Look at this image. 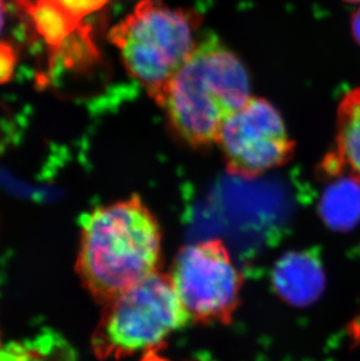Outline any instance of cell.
<instances>
[{
  "instance_id": "obj_1",
  "label": "cell",
  "mask_w": 360,
  "mask_h": 361,
  "mask_svg": "<svg viewBox=\"0 0 360 361\" xmlns=\"http://www.w3.org/2000/svg\"><path fill=\"white\" fill-rule=\"evenodd\" d=\"M160 222L137 195L96 207L82 220L75 269L97 303L106 305L160 271Z\"/></svg>"
},
{
  "instance_id": "obj_2",
  "label": "cell",
  "mask_w": 360,
  "mask_h": 361,
  "mask_svg": "<svg viewBox=\"0 0 360 361\" xmlns=\"http://www.w3.org/2000/svg\"><path fill=\"white\" fill-rule=\"evenodd\" d=\"M249 97V78L240 59L215 37L199 40L181 68L153 101L174 135L191 147L217 144L224 122Z\"/></svg>"
},
{
  "instance_id": "obj_3",
  "label": "cell",
  "mask_w": 360,
  "mask_h": 361,
  "mask_svg": "<svg viewBox=\"0 0 360 361\" xmlns=\"http://www.w3.org/2000/svg\"><path fill=\"white\" fill-rule=\"evenodd\" d=\"M200 16L162 0H140L109 32L133 79L155 99L197 47Z\"/></svg>"
},
{
  "instance_id": "obj_4",
  "label": "cell",
  "mask_w": 360,
  "mask_h": 361,
  "mask_svg": "<svg viewBox=\"0 0 360 361\" xmlns=\"http://www.w3.org/2000/svg\"><path fill=\"white\" fill-rule=\"evenodd\" d=\"M190 322L170 275L157 271L104 305L92 351L102 360L126 358L162 344Z\"/></svg>"
},
{
  "instance_id": "obj_5",
  "label": "cell",
  "mask_w": 360,
  "mask_h": 361,
  "mask_svg": "<svg viewBox=\"0 0 360 361\" xmlns=\"http://www.w3.org/2000/svg\"><path fill=\"white\" fill-rule=\"evenodd\" d=\"M169 275L191 321H232L244 280L224 242L208 240L185 245L174 257Z\"/></svg>"
},
{
  "instance_id": "obj_6",
  "label": "cell",
  "mask_w": 360,
  "mask_h": 361,
  "mask_svg": "<svg viewBox=\"0 0 360 361\" xmlns=\"http://www.w3.org/2000/svg\"><path fill=\"white\" fill-rule=\"evenodd\" d=\"M229 173L252 179L292 159L295 143L275 106L249 97L221 129L217 138Z\"/></svg>"
},
{
  "instance_id": "obj_7",
  "label": "cell",
  "mask_w": 360,
  "mask_h": 361,
  "mask_svg": "<svg viewBox=\"0 0 360 361\" xmlns=\"http://www.w3.org/2000/svg\"><path fill=\"white\" fill-rule=\"evenodd\" d=\"M331 176L343 174L360 185V87L340 99L336 115L335 150L324 161Z\"/></svg>"
},
{
  "instance_id": "obj_8",
  "label": "cell",
  "mask_w": 360,
  "mask_h": 361,
  "mask_svg": "<svg viewBox=\"0 0 360 361\" xmlns=\"http://www.w3.org/2000/svg\"><path fill=\"white\" fill-rule=\"evenodd\" d=\"M275 286L286 300L295 304L315 300L323 286L320 262L308 254H290L276 267Z\"/></svg>"
},
{
  "instance_id": "obj_9",
  "label": "cell",
  "mask_w": 360,
  "mask_h": 361,
  "mask_svg": "<svg viewBox=\"0 0 360 361\" xmlns=\"http://www.w3.org/2000/svg\"><path fill=\"white\" fill-rule=\"evenodd\" d=\"M31 18L37 35L56 51L66 39L81 27L82 20L65 10L56 0H14Z\"/></svg>"
},
{
  "instance_id": "obj_10",
  "label": "cell",
  "mask_w": 360,
  "mask_h": 361,
  "mask_svg": "<svg viewBox=\"0 0 360 361\" xmlns=\"http://www.w3.org/2000/svg\"><path fill=\"white\" fill-rule=\"evenodd\" d=\"M326 220L337 227H350L360 214V185L351 178L335 185L323 201Z\"/></svg>"
},
{
  "instance_id": "obj_11",
  "label": "cell",
  "mask_w": 360,
  "mask_h": 361,
  "mask_svg": "<svg viewBox=\"0 0 360 361\" xmlns=\"http://www.w3.org/2000/svg\"><path fill=\"white\" fill-rule=\"evenodd\" d=\"M65 10L82 20L89 14L95 13L106 6L109 0H56Z\"/></svg>"
},
{
  "instance_id": "obj_12",
  "label": "cell",
  "mask_w": 360,
  "mask_h": 361,
  "mask_svg": "<svg viewBox=\"0 0 360 361\" xmlns=\"http://www.w3.org/2000/svg\"><path fill=\"white\" fill-rule=\"evenodd\" d=\"M18 54L12 44L0 41V85H5L13 78Z\"/></svg>"
},
{
  "instance_id": "obj_13",
  "label": "cell",
  "mask_w": 360,
  "mask_h": 361,
  "mask_svg": "<svg viewBox=\"0 0 360 361\" xmlns=\"http://www.w3.org/2000/svg\"><path fill=\"white\" fill-rule=\"evenodd\" d=\"M351 35L356 41V44L360 47V6L354 11L351 18Z\"/></svg>"
},
{
  "instance_id": "obj_14",
  "label": "cell",
  "mask_w": 360,
  "mask_h": 361,
  "mask_svg": "<svg viewBox=\"0 0 360 361\" xmlns=\"http://www.w3.org/2000/svg\"><path fill=\"white\" fill-rule=\"evenodd\" d=\"M5 13H6V7L4 0H0V32L3 31L4 23H5Z\"/></svg>"
},
{
  "instance_id": "obj_15",
  "label": "cell",
  "mask_w": 360,
  "mask_h": 361,
  "mask_svg": "<svg viewBox=\"0 0 360 361\" xmlns=\"http://www.w3.org/2000/svg\"><path fill=\"white\" fill-rule=\"evenodd\" d=\"M344 1L351 4H360V0H344Z\"/></svg>"
},
{
  "instance_id": "obj_16",
  "label": "cell",
  "mask_w": 360,
  "mask_h": 361,
  "mask_svg": "<svg viewBox=\"0 0 360 361\" xmlns=\"http://www.w3.org/2000/svg\"><path fill=\"white\" fill-rule=\"evenodd\" d=\"M0 344H1V341H0Z\"/></svg>"
}]
</instances>
